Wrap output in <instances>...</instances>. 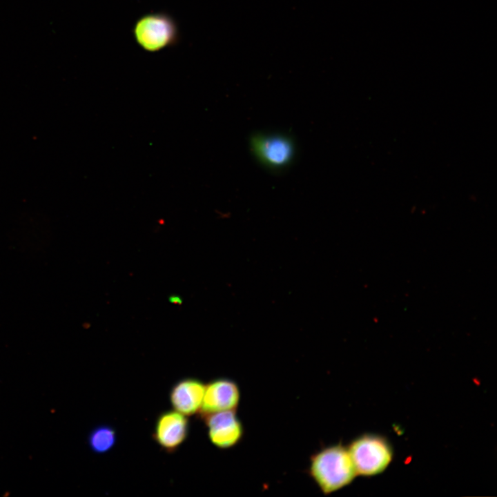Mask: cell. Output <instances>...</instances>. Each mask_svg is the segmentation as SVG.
Listing matches in <instances>:
<instances>
[{
	"label": "cell",
	"mask_w": 497,
	"mask_h": 497,
	"mask_svg": "<svg viewBox=\"0 0 497 497\" xmlns=\"http://www.w3.org/2000/svg\"><path fill=\"white\" fill-rule=\"evenodd\" d=\"M168 300L172 304H182V298L177 295H171L168 298Z\"/></svg>",
	"instance_id": "cell-10"
},
{
	"label": "cell",
	"mask_w": 497,
	"mask_h": 497,
	"mask_svg": "<svg viewBox=\"0 0 497 497\" xmlns=\"http://www.w3.org/2000/svg\"><path fill=\"white\" fill-rule=\"evenodd\" d=\"M117 441L116 429L107 424L95 427L88 436V447L96 454H105L110 452L116 445Z\"/></svg>",
	"instance_id": "cell-9"
},
{
	"label": "cell",
	"mask_w": 497,
	"mask_h": 497,
	"mask_svg": "<svg viewBox=\"0 0 497 497\" xmlns=\"http://www.w3.org/2000/svg\"><path fill=\"white\" fill-rule=\"evenodd\" d=\"M348 451L357 474L370 476L382 472L392 460V449L383 437L364 434L353 439Z\"/></svg>",
	"instance_id": "cell-3"
},
{
	"label": "cell",
	"mask_w": 497,
	"mask_h": 497,
	"mask_svg": "<svg viewBox=\"0 0 497 497\" xmlns=\"http://www.w3.org/2000/svg\"><path fill=\"white\" fill-rule=\"evenodd\" d=\"M190 432L187 416L175 410L160 413L155 422L152 438L165 452L173 454L184 444Z\"/></svg>",
	"instance_id": "cell-6"
},
{
	"label": "cell",
	"mask_w": 497,
	"mask_h": 497,
	"mask_svg": "<svg viewBox=\"0 0 497 497\" xmlns=\"http://www.w3.org/2000/svg\"><path fill=\"white\" fill-rule=\"evenodd\" d=\"M306 472L324 496L349 485L357 475L348 449L341 443L315 451L310 456Z\"/></svg>",
	"instance_id": "cell-1"
},
{
	"label": "cell",
	"mask_w": 497,
	"mask_h": 497,
	"mask_svg": "<svg viewBox=\"0 0 497 497\" xmlns=\"http://www.w3.org/2000/svg\"><path fill=\"white\" fill-rule=\"evenodd\" d=\"M240 400V388L235 380L226 377L214 378L205 384L203 400L197 416L202 419L217 412L237 411Z\"/></svg>",
	"instance_id": "cell-5"
},
{
	"label": "cell",
	"mask_w": 497,
	"mask_h": 497,
	"mask_svg": "<svg viewBox=\"0 0 497 497\" xmlns=\"http://www.w3.org/2000/svg\"><path fill=\"white\" fill-rule=\"evenodd\" d=\"M205 383L195 377H186L171 387L168 398L174 410L186 416L197 415L203 400Z\"/></svg>",
	"instance_id": "cell-8"
},
{
	"label": "cell",
	"mask_w": 497,
	"mask_h": 497,
	"mask_svg": "<svg viewBox=\"0 0 497 497\" xmlns=\"http://www.w3.org/2000/svg\"><path fill=\"white\" fill-rule=\"evenodd\" d=\"M236 411H220L202 418L207 429L208 438L216 448L228 449L242 440L244 427Z\"/></svg>",
	"instance_id": "cell-7"
},
{
	"label": "cell",
	"mask_w": 497,
	"mask_h": 497,
	"mask_svg": "<svg viewBox=\"0 0 497 497\" xmlns=\"http://www.w3.org/2000/svg\"><path fill=\"white\" fill-rule=\"evenodd\" d=\"M249 148L259 164L271 171L286 168L295 156L293 138L281 133H255L250 136Z\"/></svg>",
	"instance_id": "cell-2"
},
{
	"label": "cell",
	"mask_w": 497,
	"mask_h": 497,
	"mask_svg": "<svg viewBox=\"0 0 497 497\" xmlns=\"http://www.w3.org/2000/svg\"><path fill=\"white\" fill-rule=\"evenodd\" d=\"M133 35L142 48L155 52L177 43L178 28L168 14L153 12L138 19L133 28Z\"/></svg>",
	"instance_id": "cell-4"
}]
</instances>
